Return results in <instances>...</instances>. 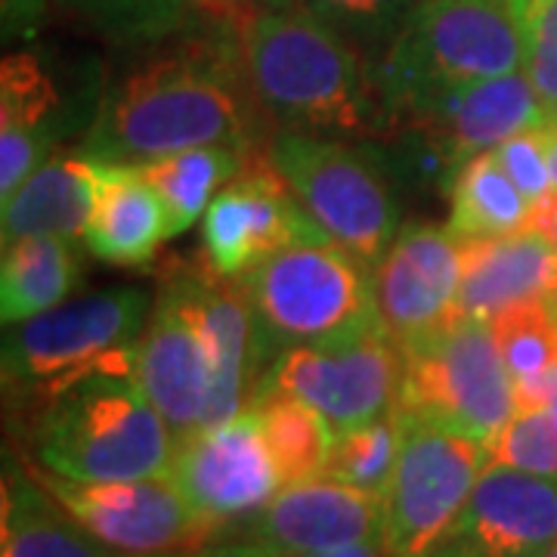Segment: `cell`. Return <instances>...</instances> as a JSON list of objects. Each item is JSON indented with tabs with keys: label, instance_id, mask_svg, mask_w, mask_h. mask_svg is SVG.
<instances>
[{
	"label": "cell",
	"instance_id": "1",
	"mask_svg": "<svg viewBox=\"0 0 557 557\" xmlns=\"http://www.w3.org/2000/svg\"><path fill=\"white\" fill-rule=\"evenodd\" d=\"M267 109L251 87L236 28H214L134 65L106 90L81 156L102 164H149L196 146L267 149Z\"/></svg>",
	"mask_w": 557,
	"mask_h": 557
},
{
	"label": "cell",
	"instance_id": "2",
	"mask_svg": "<svg viewBox=\"0 0 557 557\" xmlns=\"http://www.w3.org/2000/svg\"><path fill=\"white\" fill-rule=\"evenodd\" d=\"M239 40L251 87L278 127L325 137L387 131L372 62L304 3L258 7L239 25Z\"/></svg>",
	"mask_w": 557,
	"mask_h": 557
},
{
	"label": "cell",
	"instance_id": "3",
	"mask_svg": "<svg viewBox=\"0 0 557 557\" xmlns=\"http://www.w3.org/2000/svg\"><path fill=\"white\" fill-rule=\"evenodd\" d=\"M13 428L28 465L84 483L168 478L177 453L137 372H97Z\"/></svg>",
	"mask_w": 557,
	"mask_h": 557
},
{
	"label": "cell",
	"instance_id": "4",
	"mask_svg": "<svg viewBox=\"0 0 557 557\" xmlns=\"http://www.w3.org/2000/svg\"><path fill=\"white\" fill-rule=\"evenodd\" d=\"M149 313V292L112 288L7 325L0 362L7 421L20 424L97 372H137Z\"/></svg>",
	"mask_w": 557,
	"mask_h": 557
},
{
	"label": "cell",
	"instance_id": "5",
	"mask_svg": "<svg viewBox=\"0 0 557 557\" xmlns=\"http://www.w3.org/2000/svg\"><path fill=\"white\" fill-rule=\"evenodd\" d=\"M523 72V44L508 0H418L372 75L384 119L465 84Z\"/></svg>",
	"mask_w": 557,
	"mask_h": 557
},
{
	"label": "cell",
	"instance_id": "6",
	"mask_svg": "<svg viewBox=\"0 0 557 557\" xmlns=\"http://www.w3.org/2000/svg\"><path fill=\"white\" fill-rule=\"evenodd\" d=\"M239 282L258 319L267 372L292 347L384 325L372 270L332 239L295 242Z\"/></svg>",
	"mask_w": 557,
	"mask_h": 557
},
{
	"label": "cell",
	"instance_id": "7",
	"mask_svg": "<svg viewBox=\"0 0 557 557\" xmlns=\"http://www.w3.org/2000/svg\"><path fill=\"white\" fill-rule=\"evenodd\" d=\"M267 159L319 230L375 273L399 233L397 193L379 159L338 137L292 127L273 131Z\"/></svg>",
	"mask_w": 557,
	"mask_h": 557
},
{
	"label": "cell",
	"instance_id": "8",
	"mask_svg": "<svg viewBox=\"0 0 557 557\" xmlns=\"http://www.w3.org/2000/svg\"><path fill=\"white\" fill-rule=\"evenodd\" d=\"M403 350V379L394 409L496 446L518 416L515 379L498 354L493 325L458 319L434 338Z\"/></svg>",
	"mask_w": 557,
	"mask_h": 557
},
{
	"label": "cell",
	"instance_id": "9",
	"mask_svg": "<svg viewBox=\"0 0 557 557\" xmlns=\"http://www.w3.org/2000/svg\"><path fill=\"white\" fill-rule=\"evenodd\" d=\"M397 418L399 456L384 493L381 542L391 557H428L465 511L493 449L428 418Z\"/></svg>",
	"mask_w": 557,
	"mask_h": 557
},
{
	"label": "cell",
	"instance_id": "10",
	"mask_svg": "<svg viewBox=\"0 0 557 557\" xmlns=\"http://www.w3.org/2000/svg\"><path fill=\"white\" fill-rule=\"evenodd\" d=\"M399 379V344L384 325H372L344 338L278 354L258 391H282L304 399L341 434L387 416L397 403Z\"/></svg>",
	"mask_w": 557,
	"mask_h": 557
},
{
	"label": "cell",
	"instance_id": "11",
	"mask_svg": "<svg viewBox=\"0 0 557 557\" xmlns=\"http://www.w3.org/2000/svg\"><path fill=\"white\" fill-rule=\"evenodd\" d=\"M32 471L90 536L121 557L180 555L223 536L183 498L171 478L84 483L57 478L35 465Z\"/></svg>",
	"mask_w": 557,
	"mask_h": 557
},
{
	"label": "cell",
	"instance_id": "12",
	"mask_svg": "<svg viewBox=\"0 0 557 557\" xmlns=\"http://www.w3.org/2000/svg\"><path fill=\"white\" fill-rule=\"evenodd\" d=\"M536 90L523 72L440 90L403 106L387 127L421 143L431 168L446 174V186L468 159L490 152L520 131L548 124ZM555 124V121H552Z\"/></svg>",
	"mask_w": 557,
	"mask_h": 557
},
{
	"label": "cell",
	"instance_id": "13",
	"mask_svg": "<svg viewBox=\"0 0 557 557\" xmlns=\"http://www.w3.org/2000/svg\"><path fill=\"white\" fill-rule=\"evenodd\" d=\"M137 384L171 424L177 443L208 428L218 357L177 270L164 282L137 341Z\"/></svg>",
	"mask_w": 557,
	"mask_h": 557
},
{
	"label": "cell",
	"instance_id": "14",
	"mask_svg": "<svg viewBox=\"0 0 557 557\" xmlns=\"http://www.w3.org/2000/svg\"><path fill=\"white\" fill-rule=\"evenodd\" d=\"M168 478L220 533L255 518L282 490L273 453L251 409L180 440Z\"/></svg>",
	"mask_w": 557,
	"mask_h": 557
},
{
	"label": "cell",
	"instance_id": "15",
	"mask_svg": "<svg viewBox=\"0 0 557 557\" xmlns=\"http://www.w3.org/2000/svg\"><path fill=\"white\" fill-rule=\"evenodd\" d=\"M307 239H329L304 211L292 186L263 156L211 201L201 223V251L208 267L226 278H242L282 248Z\"/></svg>",
	"mask_w": 557,
	"mask_h": 557
},
{
	"label": "cell",
	"instance_id": "16",
	"mask_svg": "<svg viewBox=\"0 0 557 557\" xmlns=\"http://www.w3.org/2000/svg\"><path fill=\"white\" fill-rule=\"evenodd\" d=\"M372 276L387 335L399 347H412L461 319L458 292L465 278V242L449 226H403Z\"/></svg>",
	"mask_w": 557,
	"mask_h": 557
},
{
	"label": "cell",
	"instance_id": "17",
	"mask_svg": "<svg viewBox=\"0 0 557 557\" xmlns=\"http://www.w3.org/2000/svg\"><path fill=\"white\" fill-rule=\"evenodd\" d=\"M557 545V478L490 461L428 557H545Z\"/></svg>",
	"mask_w": 557,
	"mask_h": 557
},
{
	"label": "cell",
	"instance_id": "18",
	"mask_svg": "<svg viewBox=\"0 0 557 557\" xmlns=\"http://www.w3.org/2000/svg\"><path fill=\"white\" fill-rule=\"evenodd\" d=\"M381 527L384 498L322 474L282 486L263 511L242 523L239 539L273 557L317 555L381 539Z\"/></svg>",
	"mask_w": 557,
	"mask_h": 557
},
{
	"label": "cell",
	"instance_id": "19",
	"mask_svg": "<svg viewBox=\"0 0 557 557\" xmlns=\"http://www.w3.org/2000/svg\"><path fill=\"white\" fill-rule=\"evenodd\" d=\"M65 100L35 53L0 65V196L10 199L44 161L60 152Z\"/></svg>",
	"mask_w": 557,
	"mask_h": 557
},
{
	"label": "cell",
	"instance_id": "20",
	"mask_svg": "<svg viewBox=\"0 0 557 557\" xmlns=\"http://www.w3.org/2000/svg\"><path fill=\"white\" fill-rule=\"evenodd\" d=\"M102 196V161L81 152H57L3 201V245L50 236L72 245L87 242Z\"/></svg>",
	"mask_w": 557,
	"mask_h": 557
},
{
	"label": "cell",
	"instance_id": "21",
	"mask_svg": "<svg viewBox=\"0 0 557 557\" xmlns=\"http://www.w3.org/2000/svg\"><path fill=\"white\" fill-rule=\"evenodd\" d=\"M465 242V278L458 292V317L490 322L498 313L548 298L557 288V248L536 230L502 239Z\"/></svg>",
	"mask_w": 557,
	"mask_h": 557
},
{
	"label": "cell",
	"instance_id": "22",
	"mask_svg": "<svg viewBox=\"0 0 557 557\" xmlns=\"http://www.w3.org/2000/svg\"><path fill=\"white\" fill-rule=\"evenodd\" d=\"M0 557H121L90 536L44 490L25 458L3 465L0 490Z\"/></svg>",
	"mask_w": 557,
	"mask_h": 557
},
{
	"label": "cell",
	"instance_id": "23",
	"mask_svg": "<svg viewBox=\"0 0 557 557\" xmlns=\"http://www.w3.org/2000/svg\"><path fill=\"white\" fill-rule=\"evenodd\" d=\"M168 239V211L134 164H102V196L87 230L94 258L112 267H146Z\"/></svg>",
	"mask_w": 557,
	"mask_h": 557
},
{
	"label": "cell",
	"instance_id": "24",
	"mask_svg": "<svg viewBox=\"0 0 557 557\" xmlns=\"http://www.w3.org/2000/svg\"><path fill=\"white\" fill-rule=\"evenodd\" d=\"M78 251L72 242L50 236L7 242L0 263L3 325H16L65 304L78 285Z\"/></svg>",
	"mask_w": 557,
	"mask_h": 557
},
{
	"label": "cell",
	"instance_id": "25",
	"mask_svg": "<svg viewBox=\"0 0 557 557\" xmlns=\"http://www.w3.org/2000/svg\"><path fill=\"white\" fill-rule=\"evenodd\" d=\"M251 159L258 156L233 146H196L139 164L168 211V239H177L189 226H196L208 214L211 201L239 177Z\"/></svg>",
	"mask_w": 557,
	"mask_h": 557
},
{
	"label": "cell",
	"instance_id": "26",
	"mask_svg": "<svg viewBox=\"0 0 557 557\" xmlns=\"http://www.w3.org/2000/svg\"><path fill=\"white\" fill-rule=\"evenodd\" d=\"M449 193V230L458 239H502L527 230L533 205L505 174L496 149L480 152L456 171Z\"/></svg>",
	"mask_w": 557,
	"mask_h": 557
},
{
	"label": "cell",
	"instance_id": "27",
	"mask_svg": "<svg viewBox=\"0 0 557 557\" xmlns=\"http://www.w3.org/2000/svg\"><path fill=\"white\" fill-rule=\"evenodd\" d=\"M260 421L263 440L273 453L282 486L325 474L335 428L304 399L282 391H258L248 406Z\"/></svg>",
	"mask_w": 557,
	"mask_h": 557
},
{
	"label": "cell",
	"instance_id": "28",
	"mask_svg": "<svg viewBox=\"0 0 557 557\" xmlns=\"http://www.w3.org/2000/svg\"><path fill=\"white\" fill-rule=\"evenodd\" d=\"M397 456L399 418L391 409L387 416L375 418L369 424H359V428L335 434L325 474L347 483V486H357L362 493L384 498L391 480H394Z\"/></svg>",
	"mask_w": 557,
	"mask_h": 557
},
{
	"label": "cell",
	"instance_id": "29",
	"mask_svg": "<svg viewBox=\"0 0 557 557\" xmlns=\"http://www.w3.org/2000/svg\"><path fill=\"white\" fill-rule=\"evenodd\" d=\"M490 325L515 387L557 366V310L548 298L518 304L490 319Z\"/></svg>",
	"mask_w": 557,
	"mask_h": 557
},
{
	"label": "cell",
	"instance_id": "30",
	"mask_svg": "<svg viewBox=\"0 0 557 557\" xmlns=\"http://www.w3.org/2000/svg\"><path fill=\"white\" fill-rule=\"evenodd\" d=\"M112 40H159L189 20L186 0H60Z\"/></svg>",
	"mask_w": 557,
	"mask_h": 557
},
{
	"label": "cell",
	"instance_id": "31",
	"mask_svg": "<svg viewBox=\"0 0 557 557\" xmlns=\"http://www.w3.org/2000/svg\"><path fill=\"white\" fill-rule=\"evenodd\" d=\"M304 7L359 47L362 57L379 53L381 60L409 22L418 0H304Z\"/></svg>",
	"mask_w": 557,
	"mask_h": 557
},
{
	"label": "cell",
	"instance_id": "32",
	"mask_svg": "<svg viewBox=\"0 0 557 557\" xmlns=\"http://www.w3.org/2000/svg\"><path fill=\"white\" fill-rule=\"evenodd\" d=\"M523 44V75L557 124V0H508Z\"/></svg>",
	"mask_w": 557,
	"mask_h": 557
},
{
	"label": "cell",
	"instance_id": "33",
	"mask_svg": "<svg viewBox=\"0 0 557 557\" xmlns=\"http://www.w3.org/2000/svg\"><path fill=\"white\" fill-rule=\"evenodd\" d=\"M493 461L530 474L557 478V418L548 409L518 412L498 434Z\"/></svg>",
	"mask_w": 557,
	"mask_h": 557
},
{
	"label": "cell",
	"instance_id": "34",
	"mask_svg": "<svg viewBox=\"0 0 557 557\" xmlns=\"http://www.w3.org/2000/svg\"><path fill=\"white\" fill-rule=\"evenodd\" d=\"M557 124H539L530 131H520L511 139L496 146V159L502 161L505 174L515 180L520 193L530 205L542 201L552 189V143H555Z\"/></svg>",
	"mask_w": 557,
	"mask_h": 557
},
{
	"label": "cell",
	"instance_id": "35",
	"mask_svg": "<svg viewBox=\"0 0 557 557\" xmlns=\"http://www.w3.org/2000/svg\"><path fill=\"white\" fill-rule=\"evenodd\" d=\"M186 7H189V13H199V16H205L211 25L236 28V32H239L242 22L258 10V7H251L248 0H186Z\"/></svg>",
	"mask_w": 557,
	"mask_h": 557
},
{
	"label": "cell",
	"instance_id": "36",
	"mask_svg": "<svg viewBox=\"0 0 557 557\" xmlns=\"http://www.w3.org/2000/svg\"><path fill=\"white\" fill-rule=\"evenodd\" d=\"M44 0H3V32L7 35H28L38 25Z\"/></svg>",
	"mask_w": 557,
	"mask_h": 557
},
{
	"label": "cell",
	"instance_id": "37",
	"mask_svg": "<svg viewBox=\"0 0 557 557\" xmlns=\"http://www.w3.org/2000/svg\"><path fill=\"white\" fill-rule=\"evenodd\" d=\"M168 557H273L270 552L258 548L255 542H245V539H230V542H208L201 548L193 552H180V555Z\"/></svg>",
	"mask_w": 557,
	"mask_h": 557
},
{
	"label": "cell",
	"instance_id": "38",
	"mask_svg": "<svg viewBox=\"0 0 557 557\" xmlns=\"http://www.w3.org/2000/svg\"><path fill=\"white\" fill-rule=\"evenodd\" d=\"M527 230H536L539 236H545L557 248V189H552L545 199L533 205Z\"/></svg>",
	"mask_w": 557,
	"mask_h": 557
},
{
	"label": "cell",
	"instance_id": "39",
	"mask_svg": "<svg viewBox=\"0 0 557 557\" xmlns=\"http://www.w3.org/2000/svg\"><path fill=\"white\" fill-rule=\"evenodd\" d=\"M285 557H391L381 539H369V542H357L347 548H335V552H317V555H285Z\"/></svg>",
	"mask_w": 557,
	"mask_h": 557
},
{
	"label": "cell",
	"instance_id": "40",
	"mask_svg": "<svg viewBox=\"0 0 557 557\" xmlns=\"http://www.w3.org/2000/svg\"><path fill=\"white\" fill-rule=\"evenodd\" d=\"M304 0H255V7L260 10H292V7H300Z\"/></svg>",
	"mask_w": 557,
	"mask_h": 557
},
{
	"label": "cell",
	"instance_id": "41",
	"mask_svg": "<svg viewBox=\"0 0 557 557\" xmlns=\"http://www.w3.org/2000/svg\"><path fill=\"white\" fill-rule=\"evenodd\" d=\"M552 183L557 189V131H555V143H552Z\"/></svg>",
	"mask_w": 557,
	"mask_h": 557
},
{
	"label": "cell",
	"instance_id": "42",
	"mask_svg": "<svg viewBox=\"0 0 557 557\" xmlns=\"http://www.w3.org/2000/svg\"><path fill=\"white\" fill-rule=\"evenodd\" d=\"M548 304H552V307H555V310H557V288H555V292H552V295H548Z\"/></svg>",
	"mask_w": 557,
	"mask_h": 557
},
{
	"label": "cell",
	"instance_id": "43",
	"mask_svg": "<svg viewBox=\"0 0 557 557\" xmlns=\"http://www.w3.org/2000/svg\"><path fill=\"white\" fill-rule=\"evenodd\" d=\"M545 557H557V545H555V548H552V552H548V555H545Z\"/></svg>",
	"mask_w": 557,
	"mask_h": 557
}]
</instances>
